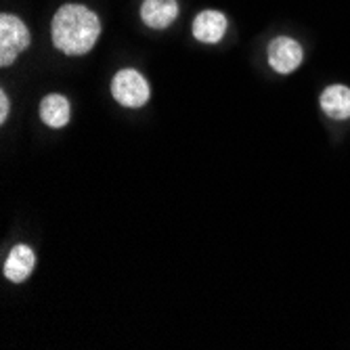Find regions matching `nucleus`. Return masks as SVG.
<instances>
[{"instance_id": "3", "label": "nucleus", "mask_w": 350, "mask_h": 350, "mask_svg": "<svg viewBox=\"0 0 350 350\" xmlns=\"http://www.w3.org/2000/svg\"><path fill=\"white\" fill-rule=\"evenodd\" d=\"M111 94L113 99L131 109H139L149 101V84L143 74L137 70H122L111 80Z\"/></svg>"}, {"instance_id": "1", "label": "nucleus", "mask_w": 350, "mask_h": 350, "mask_svg": "<svg viewBox=\"0 0 350 350\" xmlns=\"http://www.w3.org/2000/svg\"><path fill=\"white\" fill-rule=\"evenodd\" d=\"M53 42L72 57L92 51L101 36V21L82 5H63L53 17Z\"/></svg>"}, {"instance_id": "7", "label": "nucleus", "mask_w": 350, "mask_h": 350, "mask_svg": "<svg viewBox=\"0 0 350 350\" xmlns=\"http://www.w3.org/2000/svg\"><path fill=\"white\" fill-rule=\"evenodd\" d=\"M34 265H36V256H34V252H31V247L23 243L15 245L5 262V277L13 283H21L31 275Z\"/></svg>"}, {"instance_id": "8", "label": "nucleus", "mask_w": 350, "mask_h": 350, "mask_svg": "<svg viewBox=\"0 0 350 350\" xmlns=\"http://www.w3.org/2000/svg\"><path fill=\"white\" fill-rule=\"evenodd\" d=\"M321 109L334 120L350 118V88L342 84L327 86L321 94Z\"/></svg>"}, {"instance_id": "5", "label": "nucleus", "mask_w": 350, "mask_h": 350, "mask_svg": "<svg viewBox=\"0 0 350 350\" xmlns=\"http://www.w3.org/2000/svg\"><path fill=\"white\" fill-rule=\"evenodd\" d=\"M178 17L176 0H143L141 19L147 27L164 29Z\"/></svg>"}, {"instance_id": "6", "label": "nucleus", "mask_w": 350, "mask_h": 350, "mask_svg": "<svg viewBox=\"0 0 350 350\" xmlns=\"http://www.w3.org/2000/svg\"><path fill=\"white\" fill-rule=\"evenodd\" d=\"M227 31V17L220 11H202L196 19H193V36L200 42L206 44H216L222 40Z\"/></svg>"}, {"instance_id": "2", "label": "nucleus", "mask_w": 350, "mask_h": 350, "mask_svg": "<svg viewBox=\"0 0 350 350\" xmlns=\"http://www.w3.org/2000/svg\"><path fill=\"white\" fill-rule=\"evenodd\" d=\"M29 46V29L25 23L9 13L0 17V66L9 68L11 63Z\"/></svg>"}, {"instance_id": "4", "label": "nucleus", "mask_w": 350, "mask_h": 350, "mask_svg": "<svg viewBox=\"0 0 350 350\" xmlns=\"http://www.w3.org/2000/svg\"><path fill=\"white\" fill-rule=\"evenodd\" d=\"M269 63L277 74H292L302 63V46L288 36H279L269 46Z\"/></svg>"}, {"instance_id": "10", "label": "nucleus", "mask_w": 350, "mask_h": 350, "mask_svg": "<svg viewBox=\"0 0 350 350\" xmlns=\"http://www.w3.org/2000/svg\"><path fill=\"white\" fill-rule=\"evenodd\" d=\"M7 118H9V97L3 90L0 92V122H7Z\"/></svg>"}, {"instance_id": "9", "label": "nucleus", "mask_w": 350, "mask_h": 350, "mask_svg": "<svg viewBox=\"0 0 350 350\" xmlns=\"http://www.w3.org/2000/svg\"><path fill=\"white\" fill-rule=\"evenodd\" d=\"M40 120L49 129H63L70 122V101L63 94H46L40 101Z\"/></svg>"}]
</instances>
